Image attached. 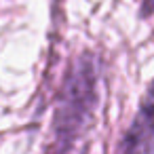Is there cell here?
<instances>
[{"mask_svg":"<svg viewBox=\"0 0 154 154\" xmlns=\"http://www.w3.org/2000/svg\"><path fill=\"white\" fill-rule=\"evenodd\" d=\"M99 106V68L93 53L72 59L55 99L51 148L47 154H70L91 129Z\"/></svg>","mask_w":154,"mask_h":154,"instance_id":"1","label":"cell"},{"mask_svg":"<svg viewBox=\"0 0 154 154\" xmlns=\"http://www.w3.org/2000/svg\"><path fill=\"white\" fill-rule=\"evenodd\" d=\"M154 15V0H139V17L150 19Z\"/></svg>","mask_w":154,"mask_h":154,"instance_id":"3","label":"cell"},{"mask_svg":"<svg viewBox=\"0 0 154 154\" xmlns=\"http://www.w3.org/2000/svg\"><path fill=\"white\" fill-rule=\"evenodd\" d=\"M118 154H154V80L143 93L139 108L125 129Z\"/></svg>","mask_w":154,"mask_h":154,"instance_id":"2","label":"cell"}]
</instances>
